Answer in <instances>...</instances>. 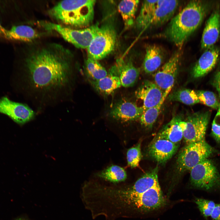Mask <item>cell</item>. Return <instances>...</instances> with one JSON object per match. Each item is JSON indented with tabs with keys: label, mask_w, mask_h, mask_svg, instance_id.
<instances>
[{
	"label": "cell",
	"mask_w": 220,
	"mask_h": 220,
	"mask_svg": "<svg viewBox=\"0 0 220 220\" xmlns=\"http://www.w3.org/2000/svg\"><path fill=\"white\" fill-rule=\"evenodd\" d=\"M23 63L32 95L41 103L55 101L71 91L74 56L54 42L27 43Z\"/></svg>",
	"instance_id": "cell-1"
},
{
	"label": "cell",
	"mask_w": 220,
	"mask_h": 220,
	"mask_svg": "<svg viewBox=\"0 0 220 220\" xmlns=\"http://www.w3.org/2000/svg\"><path fill=\"white\" fill-rule=\"evenodd\" d=\"M158 171L153 169L131 185L114 187L103 185L98 192L101 211L108 220L132 217L157 210L166 200L160 187Z\"/></svg>",
	"instance_id": "cell-2"
},
{
	"label": "cell",
	"mask_w": 220,
	"mask_h": 220,
	"mask_svg": "<svg viewBox=\"0 0 220 220\" xmlns=\"http://www.w3.org/2000/svg\"><path fill=\"white\" fill-rule=\"evenodd\" d=\"M210 6V3L205 1H190L172 18L163 34V36L181 49L201 24Z\"/></svg>",
	"instance_id": "cell-3"
},
{
	"label": "cell",
	"mask_w": 220,
	"mask_h": 220,
	"mask_svg": "<svg viewBox=\"0 0 220 220\" xmlns=\"http://www.w3.org/2000/svg\"><path fill=\"white\" fill-rule=\"evenodd\" d=\"M95 2L93 0L62 1L49 10V14L60 23L75 28H85L93 20Z\"/></svg>",
	"instance_id": "cell-4"
},
{
	"label": "cell",
	"mask_w": 220,
	"mask_h": 220,
	"mask_svg": "<svg viewBox=\"0 0 220 220\" xmlns=\"http://www.w3.org/2000/svg\"><path fill=\"white\" fill-rule=\"evenodd\" d=\"M190 171L191 183L193 187L210 192L220 190V174L210 160H204Z\"/></svg>",
	"instance_id": "cell-5"
},
{
	"label": "cell",
	"mask_w": 220,
	"mask_h": 220,
	"mask_svg": "<svg viewBox=\"0 0 220 220\" xmlns=\"http://www.w3.org/2000/svg\"><path fill=\"white\" fill-rule=\"evenodd\" d=\"M214 152L213 148L205 139L187 144L178 155L177 168L181 172L190 170L195 166L207 159Z\"/></svg>",
	"instance_id": "cell-6"
},
{
	"label": "cell",
	"mask_w": 220,
	"mask_h": 220,
	"mask_svg": "<svg viewBox=\"0 0 220 220\" xmlns=\"http://www.w3.org/2000/svg\"><path fill=\"white\" fill-rule=\"evenodd\" d=\"M42 23L46 29L57 32L65 40L81 49H87L99 27L96 24L76 29L49 22Z\"/></svg>",
	"instance_id": "cell-7"
},
{
	"label": "cell",
	"mask_w": 220,
	"mask_h": 220,
	"mask_svg": "<svg viewBox=\"0 0 220 220\" xmlns=\"http://www.w3.org/2000/svg\"><path fill=\"white\" fill-rule=\"evenodd\" d=\"M116 39L112 27L106 25L99 27L87 49L88 57L97 61L103 59L114 50Z\"/></svg>",
	"instance_id": "cell-8"
},
{
	"label": "cell",
	"mask_w": 220,
	"mask_h": 220,
	"mask_svg": "<svg viewBox=\"0 0 220 220\" xmlns=\"http://www.w3.org/2000/svg\"><path fill=\"white\" fill-rule=\"evenodd\" d=\"M210 116L209 111L188 115L185 120L186 126L183 132V138L187 144L204 139Z\"/></svg>",
	"instance_id": "cell-9"
},
{
	"label": "cell",
	"mask_w": 220,
	"mask_h": 220,
	"mask_svg": "<svg viewBox=\"0 0 220 220\" xmlns=\"http://www.w3.org/2000/svg\"><path fill=\"white\" fill-rule=\"evenodd\" d=\"M181 55L180 50L174 52L154 75V82L164 92L171 89L174 86L179 69Z\"/></svg>",
	"instance_id": "cell-10"
},
{
	"label": "cell",
	"mask_w": 220,
	"mask_h": 220,
	"mask_svg": "<svg viewBox=\"0 0 220 220\" xmlns=\"http://www.w3.org/2000/svg\"><path fill=\"white\" fill-rule=\"evenodd\" d=\"M0 112L20 125L30 121L35 116L34 111L28 105L12 101L6 97L0 99Z\"/></svg>",
	"instance_id": "cell-11"
},
{
	"label": "cell",
	"mask_w": 220,
	"mask_h": 220,
	"mask_svg": "<svg viewBox=\"0 0 220 220\" xmlns=\"http://www.w3.org/2000/svg\"><path fill=\"white\" fill-rule=\"evenodd\" d=\"M178 147V144L156 136L148 147V154L158 163L163 164L172 157Z\"/></svg>",
	"instance_id": "cell-12"
},
{
	"label": "cell",
	"mask_w": 220,
	"mask_h": 220,
	"mask_svg": "<svg viewBox=\"0 0 220 220\" xmlns=\"http://www.w3.org/2000/svg\"><path fill=\"white\" fill-rule=\"evenodd\" d=\"M144 112L142 107L127 100H121L112 108L110 115L114 119L121 122L128 123L140 118Z\"/></svg>",
	"instance_id": "cell-13"
},
{
	"label": "cell",
	"mask_w": 220,
	"mask_h": 220,
	"mask_svg": "<svg viewBox=\"0 0 220 220\" xmlns=\"http://www.w3.org/2000/svg\"><path fill=\"white\" fill-rule=\"evenodd\" d=\"M163 91L154 82L145 80L135 92L138 99L142 101L144 111L157 105L161 100Z\"/></svg>",
	"instance_id": "cell-14"
},
{
	"label": "cell",
	"mask_w": 220,
	"mask_h": 220,
	"mask_svg": "<svg viewBox=\"0 0 220 220\" xmlns=\"http://www.w3.org/2000/svg\"><path fill=\"white\" fill-rule=\"evenodd\" d=\"M179 3L178 0H158L153 16L146 28L160 27L171 19Z\"/></svg>",
	"instance_id": "cell-15"
},
{
	"label": "cell",
	"mask_w": 220,
	"mask_h": 220,
	"mask_svg": "<svg viewBox=\"0 0 220 220\" xmlns=\"http://www.w3.org/2000/svg\"><path fill=\"white\" fill-rule=\"evenodd\" d=\"M220 33V12L215 10L207 20L202 35L201 46L206 50L214 46Z\"/></svg>",
	"instance_id": "cell-16"
},
{
	"label": "cell",
	"mask_w": 220,
	"mask_h": 220,
	"mask_svg": "<svg viewBox=\"0 0 220 220\" xmlns=\"http://www.w3.org/2000/svg\"><path fill=\"white\" fill-rule=\"evenodd\" d=\"M219 53V49L214 45L206 49L193 68V77H201L211 71L217 63Z\"/></svg>",
	"instance_id": "cell-17"
},
{
	"label": "cell",
	"mask_w": 220,
	"mask_h": 220,
	"mask_svg": "<svg viewBox=\"0 0 220 220\" xmlns=\"http://www.w3.org/2000/svg\"><path fill=\"white\" fill-rule=\"evenodd\" d=\"M115 65L122 86L125 87L133 86L139 76V69L130 61L122 58L117 60Z\"/></svg>",
	"instance_id": "cell-18"
},
{
	"label": "cell",
	"mask_w": 220,
	"mask_h": 220,
	"mask_svg": "<svg viewBox=\"0 0 220 220\" xmlns=\"http://www.w3.org/2000/svg\"><path fill=\"white\" fill-rule=\"evenodd\" d=\"M91 81L98 92L105 95L111 94L122 86L115 65L110 68L109 73L105 77L98 80Z\"/></svg>",
	"instance_id": "cell-19"
},
{
	"label": "cell",
	"mask_w": 220,
	"mask_h": 220,
	"mask_svg": "<svg viewBox=\"0 0 220 220\" xmlns=\"http://www.w3.org/2000/svg\"><path fill=\"white\" fill-rule=\"evenodd\" d=\"M39 35V33L31 26L20 25L13 26L7 30L5 38L27 43L36 40Z\"/></svg>",
	"instance_id": "cell-20"
},
{
	"label": "cell",
	"mask_w": 220,
	"mask_h": 220,
	"mask_svg": "<svg viewBox=\"0 0 220 220\" xmlns=\"http://www.w3.org/2000/svg\"><path fill=\"white\" fill-rule=\"evenodd\" d=\"M164 53L159 46L152 45L146 48L143 67L147 73H151L157 70L161 66L163 59Z\"/></svg>",
	"instance_id": "cell-21"
},
{
	"label": "cell",
	"mask_w": 220,
	"mask_h": 220,
	"mask_svg": "<svg viewBox=\"0 0 220 220\" xmlns=\"http://www.w3.org/2000/svg\"><path fill=\"white\" fill-rule=\"evenodd\" d=\"M182 119L179 116L173 117L157 135L159 137L176 144L183 138V130L180 125Z\"/></svg>",
	"instance_id": "cell-22"
},
{
	"label": "cell",
	"mask_w": 220,
	"mask_h": 220,
	"mask_svg": "<svg viewBox=\"0 0 220 220\" xmlns=\"http://www.w3.org/2000/svg\"><path fill=\"white\" fill-rule=\"evenodd\" d=\"M158 1H144L135 21V25L137 28L146 29L153 16Z\"/></svg>",
	"instance_id": "cell-23"
},
{
	"label": "cell",
	"mask_w": 220,
	"mask_h": 220,
	"mask_svg": "<svg viewBox=\"0 0 220 220\" xmlns=\"http://www.w3.org/2000/svg\"><path fill=\"white\" fill-rule=\"evenodd\" d=\"M139 2V0H125L121 1L119 3L118 10L126 28L130 27L133 24Z\"/></svg>",
	"instance_id": "cell-24"
},
{
	"label": "cell",
	"mask_w": 220,
	"mask_h": 220,
	"mask_svg": "<svg viewBox=\"0 0 220 220\" xmlns=\"http://www.w3.org/2000/svg\"><path fill=\"white\" fill-rule=\"evenodd\" d=\"M171 90L165 91L160 102L157 105L144 111L140 118L141 125L147 128H151L156 121L164 101Z\"/></svg>",
	"instance_id": "cell-25"
},
{
	"label": "cell",
	"mask_w": 220,
	"mask_h": 220,
	"mask_svg": "<svg viewBox=\"0 0 220 220\" xmlns=\"http://www.w3.org/2000/svg\"><path fill=\"white\" fill-rule=\"evenodd\" d=\"M97 176L105 180L113 183L124 181L127 174L124 169L116 165L110 166L97 174Z\"/></svg>",
	"instance_id": "cell-26"
},
{
	"label": "cell",
	"mask_w": 220,
	"mask_h": 220,
	"mask_svg": "<svg viewBox=\"0 0 220 220\" xmlns=\"http://www.w3.org/2000/svg\"><path fill=\"white\" fill-rule=\"evenodd\" d=\"M170 100L178 101L187 105L200 103L196 92L193 90L184 89L173 92L169 96Z\"/></svg>",
	"instance_id": "cell-27"
},
{
	"label": "cell",
	"mask_w": 220,
	"mask_h": 220,
	"mask_svg": "<svg viewBox=\"0 0 220 220\" xmlns=\"http://www.w3.org/2000/svg\"><path fill=\"white\" fill-rule=\"evenodd\" d=\"M85 67L88 75L93 80L101 79L108 74L105 69L97 61L89 57L86 61Z\"/></svg>",
	"instance_id": "cell-28"
},
{
	"label": "cell",
	"mask_w": 220,
	"mask_h": 220,
	"mask_svg": "<svg viewBox=\"0 0 220 220\" xmlns=\"http://www.w3.org/2000/svg\"><path fill=\"white\" fill-rule=\"evenodd\" d=\"M141 141L129 149L127 153L128 165L131 168H135L139 165L142 157L141 151Z\"/></svg>",
	"instance_id": "cell-29"
},
{
	"label": "cell",
	"mask_w": 220,
	"mask_h": 220,
	"mask_svg": "<svg viewBox=\"0 0 220 220\" xmlns=\"http://www.w3.org/2000/svg\"><path fill=\"white\" fill-rule=\"evenodd\" d=\"M200 103L214 109H218L220 103L216 96L213 92L209 91H196Z\"/></svg>",
	"instance_id": "cell-30"
},
{
	"label": "cell",
	"mask_w": 220,
	"mask_h": 220,
	"mask_svg": "<svg viewBox=\"0 0 220 220\" xmlns=\"http://www.w3.org/2000/svg\"><path fill=\"white\" fill-rule=\"evenodd\" d=\"M194 201L201 215L207 220L211 216L216 204L212 200L201 198H196Z\"/></svg>",
	"instance_id": "cell-31"
},
{
	"label": "cell",
	"mask_w": 220,
	"mask_h": 220,
	"mask_svg": "<svg viewBox=\"0 0 220 220\" xmlns=\"http://www.w3.org/2000/svg\"><path fill=\"white\" fill-rule=\"evenodd\" d=\"M211 135L217 142L220 143V104L212 123Z\"/></svg>",
	"instance_id": "cell-32"
},
{
	"label": "cell",
	"mask_w": 220,
	"mask_h": 220,
	"mask_svg": "<svg viewBox=\"0 0 220 220\" xmlns=\"http://www.w3.org/2000/svg\"><path fill=\"white\" fill-rule=\"evenodd\" d=\"M211 216L212 220H220V203L216 204Z\"/></svg>",
	"instance_id": "cell-33"
},
{
	"label": "cell",
	"mask_w": 220,
	"mask_h": 220,
	"mask_svg": "<svg viewBox=\"0 0 220 220\" xmlns=\"http://www.w3.org/2000/svg\"><path fill=\"white\" fill-rule=\"evenodd\" d=\"M212 84L218 91L220 97V72H218L215 75Z\"/></svg>",
	"instance_id": "cell-34"
},
{
	"label": "cell",
	"mask_w": 220,
	"mask_h": 220,
	"mask_svg": "<svg viewBox=\"0 0 220 220\" xmlns=\"http://www.w3.org/2000/svg\"><path fill=\"white\" fill-rule=\"evenodd\" d=\"M7 29L4 28L0 22V36L5 38Z\"/></svg>",
	"instance_id": "cell-35"
},
{
	"label": "cell",
	"mask_w": 220,
	"mask_h": 220,
	"mask_svg": "<svg viewBox=\"0 0 220 220\" xmlns=\"http://www.w3.org/2000/svg\"><path fill=\"white\" fill-rule=\"evenodd\" d=\"M17 220H26L24 219H22V218H20Z\"/></svg>",
	"instance_id": "cell-36"
}]
</instances>
